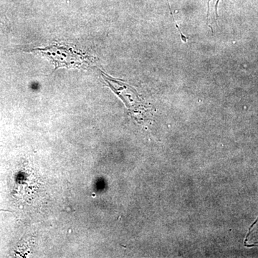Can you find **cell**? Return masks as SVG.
Instances as JSON below:
<instances>
[{"label":"cell","instance_id":"6da1fadb","mask_svg":"<svg viewBox=\"0 0 258 258\" xmlns=\"http://www.w3.org/2000/svg\"><path fill=\"white\" fill-rule=\"evenodd\" d=\"M40 55L50 61L55 66L54 71L60 68L85 69L92 62V57L74 47L63 44L53 43L49 46L37 47L29 50Z\"/></svg>","mask_w":258,"mask_h":258},{"label":"cell","instance_id":"7a4b0ae2","mask_svg":"<svg viewBox=\"0 0 258 258\" xmlns=\"http://www.w3.org/2000/svg\"><path fill=\"white\" fill-rule=\"evenodd\" d=\"M101 73L105 83L124 102L129 111L133 113H138V110H144L143 102L139 98L138 93L133 87L123 82L121 80L113 79L103 71H101Z\"/></svg>","mask_w":258,"mask_h":258},{"label":"cell","instance_id":"3957f363","mask_svg":"<svg viewBox=\"0 0 258 258\" xmlns=\"http://www.w3.org/2000/svg\"><path fill=\"white\" fill-rule=\"evenodd\" d=\"M252 227L246 240L247 244L254 245V244H258V219L257 222Z\"/></svg>","mask_w":258,"mask_h":258},{"label":"cell","instance_id":"277c9868","mask_svg":"<svg viewBox=\"0 0 258 258\" xmlns=\"http://www.w3.org/2000/svg\"><path fill=\"white\" fill-rule=\"evenodd\" d=\"M212 0H208V13H207V25H208L209 27H210V29H212V27L210 26V25H209V15H210V3ZM220 0H216V3H215V15H216V20H217V19H218V5L219 3H220Z\"/></svg>","mask_w":258,"mask_h":258}]
</instances>
